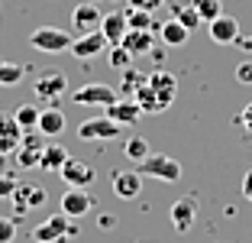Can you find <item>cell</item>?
I'll list each match as a JSON object with an SVG mask.
<instances>
[{
	"label": "cell",
	"mask_w": 252,
	"mask_h": 243,
	"mask_svg": "<svg viewBox=\"0 0 252 243\" xmlns=\"http://www.w3.org/2000/svg\"><path fill=\"white\" fill-rule=\"evenodd\" d=\"M236 45H239L243 52H249V55H252V36H239V39H236Z\"/></svg>",
	"instance_id": "40"
},
{
	"label": "cell",
	"mask_w": 252,
	"mask_h": 243,
	"mask_svg": "<svg viewBox=\"0 0 252 243\" xmlns=\"http://www.w3.org/2000/svg\"><path fill=\"white\" fill-rule=\"evenodd\" d=\"M23 78H26V65H20V62H0V84L3 88H13Z\"/></svg>",
	"instance_id": "26"
},
{
	"label": "cell",
	"mask_w": 252,
	"mask_h": 243,
	"mask_svg": "<svg viewBox=\"0 0 252 243\" xmlns=\"http://www.w3.org/2000/svg\"><path fill=\"white\" fill-rule=\"evenodd\" d=\"M100 10L94 7V3H78V7L71 10V30L78 33V36H84V33H94L100 30Z\"/></svg>",
	"instance_id": "15"
},
{
	"label": "cell",
	"mask_w": 252,
	"mask_h": 243,
	"mask_svg": "<svg viewBox=\"0 0 252 243\" xmlns=\"http://www.w3.org/2000/svg\"><path fill=\"white\" fill-rule=\"evenodd\" d=\"M16 237V221L13 217H0V243H13Z\"/></svg>",
	"instance_id": "34"
},
{
	"label": "cell",
	"mask_w": 252,
	"mask_h": 243,
	"mask_svg": "<svg viewBox=\"0 0 252 243\" xmlns=\"http://www.w3.org/2000/svg\"><path fill=\"white\" fill-rule=\"evenodd\" d=\"M59 178L68 185V188H91V185H94V178H97V172L91 169L88 162L71 159V156H68V162L59 169Z\"/></svg>",
	"instance_id": "8"
},
{
	"label": "cell",
	"mask_w": 252,
	"mask_h": 243,
	"mask_svg": "<svg viewBox=\"0 0 252 243\" xmlns=\"http://www.w3.org/2000/svg\"><path fill=\"white\" fill-rule=\"evenodd\" d=\"M207 30H210V39H214L217 45H236V39L243 36V33H239V20H233L230 13H220L217 20H210Z\"/></svg>",
	"instance_id": "11"
},
{
	"label": "cell",
	"mask_w": 252,
	"mask_h": 243,
	"mask_svg": "<svg viewBox=\"0 0 252 243\" xmlns=\"http://www.w3.org/2000/svg\"><path fill=\"white\" fill-rule=\"evenodd\" d=\"M233 78H236L239 84H252V59L239 62V65H236V72H233Z\"/></svg>",
	"instance_id": "36"
},
{
	"label": "cell",
	"mask_w": 252,
	"mask_h": 243,
	"mask_svg": "<svg viewBox=\"0 0 252 243\" xmlns=\"http://www.w3.org/2000/svg\"><path fill=\"white\" fill-rule=\"evenodd\" d=\"M175 20H178V23L185 26L188 33H194L197 26H204V20H200V13H197V10L191 7V3H185V7H178V10H175Z\"/></svg>",
	"instance_id": "30"
},
{
	"label": "cell",
	"mask_w": 252,
	"mask_h": 243,
	"mask_svg": "<svg viewBox=\"0 0 252 243\" xmlns=\"http://www.w3.org/2000/svg\"><path fill=\"white\" fill-rule=\"evenodd\" d=\"M68 162V149L62 146V143H45L42 156H39V169L42 172H55L59 175V169Z\"/></svg>",
	"instance_id": "23"
},
{
	"label": "cell",
	"mask_w": 252,
	"mask_h": 243,
	"mask_svg": "<svg viewBox=\"0 0 252 243\" xmlns=\"http://www.w3.org/2000/svg\"><path fill=\"white\" fill-rule=\"evenodd\" d=\"M100 230H113V224H117V217H113V214H100Z\"/></svg>",
	"instance_id": "39"
},
{
	"label": "cell",
	"mask_w": 252,
	"mask_h": 243,
	"mask_svg": "<svg viewBox=\"0 0 252 243\" xmlns=\"http://www.w3.org/2000/svg\"><path fill=\"white\" fill-rule=\"evenodd\" d=\"M120 75H123V81H120V94H129V97H133V91L139 88V84H146V75H139L133 65L126 68V72H120Z\"/></svg>",
	"instance_id": "32"
},
{
	"label": "cell",
	"mask_w": 252,
	"mask_h": 243,
	"mask_svg": "<svg viewBox=\"0 0 252 243\" xmlns=\"http://www.w3.org/2000/svg\"><path fill=\"white\" fill-rule=\"evenodd\" d=\"M123 49H129V55H149V52L156 49V33L152 30H126V36H123Z\"/></svg>",
	"instance_id": "20"
},
{
	"label": "cell",
	"mask_w": 252,
	"mask_h": 243,
	"mask_svg": "<svg viewBox=\"0 0 252 243\" xmlns=\"http://www.w3.org/2000/svg\"><path fill=\"white\" fill-rule=\"evenodd\" d=\"M107 62H110V68H117V72H126V68L133 65V55H129V49H123V45H110V49H107Z\"/></svg>",
	"instance_id": "31"
},
{
	"label": "cell",
	"mask_w": 252,
	"mask_h": 243,
	"mask_svg": "<svg viewBox=\"0 0 252 243\" xmlns=\"http://www.w3.org/2000/svg\"><path fill=\"white\" fill-rule=\"evenodd\" d=\"M91 207H94V198L88 195V188H68V192L62 195V214L71 217V221L91 214Z\"/></svg>",
	"instance_id": "10"
},
{
	"label": "cell",
	"mask_w": 252,
	"mask_h": 243,
	"mask_svg": "<svg viewBox=\"0 0 252 243\" xmlns=\"http://www.w3.org/2000/svg\"><path fill=\"white\" fill-rule=\"evenodd\" d=\"M117 97L120 91L110 88V84H100V81H91V84H81V88L71 91V101L81 104V107H110Z\"/></svg>",
	"instance_id": "4"
},
{
	"label": "cell",
	"mask_w": 252,
	"mask_h": 243,
	"mask_svg": "<svg viewBox=\"0 0 252 243\" xmlns=\"http://www.w3.org/2000/svg\"><path fill=\"white\" fill-rule=\"evenodd\" d=\"M146 84L158 94V101H162V107L168 111L171 104H175V97H178V78L171 72H165V68H158V72L146 75Z\"/></svg>",
	"instance_id": "9"
},
{
	"label": "cell",
	"mask_w": 252,
	"mask_h": 243,
	"mask_svg": "<svg viewBox=\"0 0 252 243\" xmlns=\"http://www.w3.org/2000/svg\"><path fill=\"white\" fill-rule=\"evenodd\" d=\"M88 3H94V0H88Z\"/></svg>",
	"instance_id": "43"
},
{
	"label": "cell",
	"mask_w": 252,
	"mask_h": 243,
	"mask_svg": "<svg viewBox=\"0 0 252 243\" xmlns=\"http://www.w3.org/2000/svg\"><path fill=\"white\" fill-rule=\"evenodd\" d=\"M32 91H36V97H42V101H49L55 107V101L68 91L65 72H55V68H52V72H42L36 81H32Z\"/></svg>",
	"instance_id": "6"
},
{
	"label": "cell",
	"mask_w": 252,
	"mask_h": 243,
	"mask_svg": "<svg viewBox=\"0 0 252 243\" xmlns=\"http://www.w3.org/2000/svg\"><path fill=\"white\" fill-rule=\"evenodd\" d=\"M13 120L20 123L23 133L36 130V123H39V107H36V104H20V107H16V114H13Z\"/></svg>",
	"instance_id": "27"
},
{
	"label": "cell",
	"mask_w": 252,
	"mask_h": 243,
	"mask_svg": "<svg viewBox=\"0 0 252 243\" xmlns=\"http://www.w3.org/2000/svg\"><path fill=\"white\" fill-rule=\"evenodd\" d=\"M110 185H113V195L117 198H139V192H142V175L136 169H129V172H113L110 175Z\"/></svg>",
	"instance_id": "16"
},
{
	"label": "cell",
	"mask_w": 252,
	"mask_h": 243,
	"mask_svg": "<svg viewBox=\"0 0 252 243\" xmlns=\"http://www.w3.org/2000/svg\"><path fill=\"white\" fill-rule=\"evenodd\" d=\"M13 204H16V217H20L23 211H30V207H42L45 204V192L39 188V185H16V192H13ZM13 217V221H16Z\"/></svg>",
	"instance_id": "18"
},
{
	"label": "cell",
	"mask_w": 252,
	"mask_h": 243,
	"mask_svg": "<svg viewBox=\"0 0 252 243\" xmlns=\"http://www.w3.org/2000/svg\"><path fill=\"white\" fill-rule=\"evenodd\" d=\"M191 7L200 13L204 23H210V20H217V16L223 13V0H191Z\"/></svg>",
	"instance_id": "29"
},
{
	"label": "cell",
	"mask_w": 252,
	"mask_h": 243,
	"mask_svg": "<svg viewBox=\"0 0 252 243\" xmlns=\"http://www.w3.org/2000/svg\"><path fill=\"white\" fill-rule=\"evenodd\" d=\"M104 49H110V42L104 39V33L100 30H94V33H84V36H78L71 42V55L74 59H94V55H100Z\"/></svg>",
	"instance_id": "12"
},
{
	"label": "cell",
	"mask_w": 252,
	"mask_h": 243,
	"mask_svg": "<svg viewBox=\"0 0 252 243\" xmlns=\"http://www.w3.org/2000/svg\"><path fill=\"white\" fill-rule=\"evenodd\" d=\"M126 13L123 10H113V13H104L100 16V33H104V39L110 45H120L123 42V36H126Z\"/></svg>",
	"instance_id": "21"
},
{
	"label": "cell",
	"mask_w": 252,
	"mask_h": 243,
	"mask_svg": "<svg viewBox=\"0 0 252 243\" xmlns=\"http://www.w3.org/2000/svg\"><path fill=\"white\" fill-rule=\"evenodd\" d=\"M149 55H152V62H156V65H162V62H165V45H162V49H152Z\"/></svg>",
	"instance_id": "41"
},
{
	"label": "cell",
	"mask_w": 252,
	"mask_h": 243,
	"mask_svg": "<svg viewBox=\"0 0 252 243\" xmlns=\"http://www.w3.org/2000/svg\"><path fill=\"white\" fill-rule=\"evenodd\" d=\"M126 126L113 123L110 117H91L84 120V123H78V136L88 143H107V140H117V136H123Z\"/></svg>",
	"instance_id": "5"
},
{
	"label": "cell",
	"mask_w": 252,
	"mask_h": 243,
	"mask_svg": "<svg viewBox=\"0 0 252 243\" xmlns=\"http://www.w3.org/2000/svg\"><path fill=\"white\" fill-rule=\"evenodd\" d=\"M168 217H171V227L178 230V234H188V230L194 227V221H197V201L194 198H178L175 204H171Z\"/></svg>",
	"instance_id": "14"
},
{
	"label": "cell",
	"mask_w": 252,
	"mask_h": 243,
	"mask_svg": "<svg viewBox=\"0 0 252 243\" xmlns=\"http://www.w3.org/2000/svg\"><path fill=\"white\" fill-rule=\"evenodd\" d=\"M36 130L42 133L45 140H52V136H59L62 130H65V114L59 111V107H45V111H39V123H36Z\"/></svg>",
	"instance_id": "22"
},
{
	"label": "cell",
	"mask_w": 252,
	"mask_h": 243,
	"mask_svg": "<svg viewBox=\"0 0 252 243\" xmlns=\"http://www.w3.org/2000/svg\"><path fill=\"white\" fill-rule=\"evenodd\" d=\"M16 175H7V172H0V198H13V192H16Z\"/></svg>",
	"instance_id": "35"
},
{
	"label": "cell",
	"mask_w": 252,
	"mask_h": 243,
	"mask_svg": "<svg viewBox=\"0 0 252 243\" xmlns=\"http://www.w3.org/2000/svg\"><path fill=\"white\" fill-rule=\"evenodd\" d=\"M123 156L129 162H142L149 156V140L146 136H129V140L123 143Z\"/></svg>",
	"instance_id": "28"
},
{
	"label": "cell",
	"mask_w": 252,
	"mask_h": 243,
	"mask_svg": "<svg viewBox=\"0 0 252 243\" xmlns=\"http://www.w3.org/2000/svg\"><path fill=\"white\" fill-rule=\"evenodd\" d=\"M243 198L252 201V165L246 169V175H243Z\"/></svg>",
	"instance_id": "38"
},
{
	"label": "cell",
	"mask_w": 252,
	"mask_h": 243,
	"mask_svg": "<svg viewBox=\"0 0 252 243\" xmlns=\"http://www.w3.org/2000/svg\"><path fill=\"white\" fill-rule=\"evenodd\" d=\"M136 172L142 178H158V182H181V162L171 159V156H162V153H149L142 162H136Z\"/></svg>",
	"instance_id": "2"
},
{
	"label": "cell",
	"mask_w": 252,
	"mask_h": 243,
	"mask_svg": "<svg viewBox=\"0 0 252 243\" xmlns=\"http://www.w3.org/2000/svg\"><path fill=\"white\" fill-rule=\"evenodd\" d=\"M233 123H236V130L243 133L246 140H252V101H249V104L243 107V111L236 114V120H233Z\"/></svg>",
	"instance_id": "33"
},
{
	"label": "cell",
	"mask_w": 252,
	"mask_h": 243,
	"mask_svg": "<svg viewBox=\"0 0 252 243\" xmlns=\"http://www.w3.org/2000/svg\"><path fill=\"white\" fill-rule=\"evenodd\" d=\"M126 26L129 30H158V23H156V13H149V10H133V7H126Z\"/></svg>",
	"instance_id": "25"
},
{
	"label": "cell",
	"mask_w": 252,
	"mask_h": 243,
	"mask_svg": "<svg viewBox=\"0 0 252 243\" xmlns=\"http://www.w3.org/2000/svg\"><path fill=\"white\" fill-rule=\"evenodd\" d=\"M45 149V136L39 130H30L23 133V143L16 146V162H20V169H39V156Z\"/></svg>",
	"instance_id": "7"
},
{
	"label": "cell",
	"mask_w": 252,
	"mask_h": 243,
	"mask_svg": "<svg viewBox=\"0 0 252 243\" xmlns=\"http://www.w3.org/2000/svg\"><path fill=\"white\" fill-rule=\"evenodd\" d=\"M126 3H129L133 10H149V13H156V10L162 7L165 0H126Z\"/></svg>",
	"instance_id": "37"
},
{
	"label": "cell",
	"mask_w": 252,
	"mask_h": 243,
	"mask_svg": "<svg viewBox=\"0 0 252 243\" xmlns=\"http://www.w3.org/2000/svg\"><path fill=\"white\" fill-rule=\"evenodd\" d=\"M104 117H110L113 123H120V126H133V123H139V117H142V111H139V104L133 101V97H117V101L110 104V107H104Z\"/></svg>",
	"instance_id": "13"
},
{
	"label": "cell",
	"mask_w": 252,
	"mask_h": 243,
	"mask_svg": "<svg viewBox=\"0 0 252 243\" xmlns=\"http://www.w3.org/2000/svg\"><path fill=\"white\" fill-rule=\"evenodd\" d=\"M133 101L139 104V111H142V114H162V111H165L162 101H158V94L149 88V84H139V88L133 91Z\"/></svg>",
	"instance_id": "24"
},
{
	"label": "cell",
	"mask_w": 252,
	"mask_h": 243,
	"mask_svg": "<svg viewBox=\"0 0 252 243\" xmlns=\"http://www.w3.org/2000/svg\"><path fill=\"white\" fill-rule=\"evenodd\" d=\"M74 42L71 33L59 30V26H39V30L30 33V45L36 52H49V55H59V52H68Z\"/></svg>",
	"instance_id": "3"
},
{
	"label": "cell",
	"mask_w": 252,
	"mask_h": 243,
	"mask_svg": "<svg viewBox=\"0 0 252 243\" xmlns=\"http://www.w3.org/2000/svg\"><path fill=\"white\" fill-rule=\"evenodd\" d=\"M20 143H23V130L13 120V114H0V156L16 153Z\"/></svg>",
	"instance_id": "19"
},
{
	"label": "cell",
	"mask_w": 252,
	"mask_h": 243,
	"mask_svg": "<svg viewBox=\"0 0 252 243\" xmlns=\"http://www.w3.org/2000/svg\"><path fill=\"white\" fill-rule=\"evenodd\" d=\"M136 243H149V240H136Z\"/></svg>",
	"instance_id": "42"
},
{
	"label": "cell",
	"mask_w": 252,
	"mask_h": 243,
	"mask_svg": "<svg viewBox=\"0 0 252 243\" xmlns=\"http://www.w3.org/2000/svg\"><path fill=\"white\" fill-rule=\"evenodd\" d=\"M74 237H78V227L65 214H52V217H45L42 224L32 227V240L36 243H68Z\"/></svg>",
	"instance_id": "1"
},
{
	"label": "cell",
	"mask_w": 252,
	"mask_h": 243,
	"mask_svg": "<svg viewBox=\"0 0 252 243\" xmlns=\"http://www.w3.org/2000/svg\"><path fill=\"white\" fill-rule=\"evenodd\" d=\"M156 36H158V42H162L165 49H181V45H188L191 33H188L185 26H181V23L171 16V20H162V23H158Z\"/></svg>",
	"instance_id": "17"
}]
</instances>
